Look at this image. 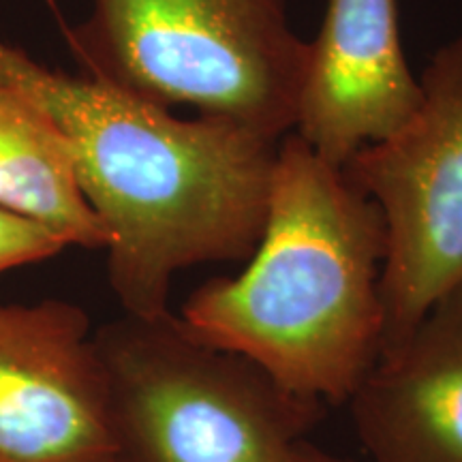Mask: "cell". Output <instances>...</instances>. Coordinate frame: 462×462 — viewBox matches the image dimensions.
I'll use <instances>...</instances> for the list:
<instances>
[{"label": "cell", "instance_id": "obj_9", "mask_svg": "<svg viewBox=\"0 0 462 462\" xmlns=\"http://www.w3.org/2000/svg\"><path fill=\"white\" fill-rule=\"evenodd\" d=\"M0 208L43 225L65 246H107L106 227L79 189L65 133L37 101L5 82H0Z\"/></svg>", "mask_w": 462, "mask_h": 462}, {"label": "cell", "instance_id": "obj_6", "mask_svg": "<svg viewBox=\"0 0 462 462\" xmlns=\"http://www.w3.org/2000/svg\"><path fill=\"white\" fill-rule=\"evenodd\" d=\"M92 332L67 300L0 304V462H114Z\"/></svg>", "mask_w": 462, "mask_h": 462}, {"label": "cell", "instance_id": "obj_2", "mask_svg": "<svg viewBox=\"0 0 462 462\" xmlns=\"http://www.w3.org/2000/svg\"><path fill=\"white\" fill-rule=\"evenodd\" d=\"M383 262L377 204L291 131L279 143L265 227L246 268L206 281L178 317L291 394L343 404L383 351Z\"/></svg>", "mask_w": 462, "mask_h": 462}, {"label": "cell", "instance_id": "obj_11", "mask_svg": "<svg viewBox=\"0 0 462 462\" xmlns=\"http://www.w3.org/2000/svg\"><path fill=\"white\" fill-rule=\"evenodd\" d=\"M293 462H346L343 458H338V456L334 454H328L319 449L313 443L309 441H302L296 449V454H293Z\"/></svg>", "mask_w": 462, "mask_h": 462}, {"label": "cell", "instance_id": "obj_5", "mask_svg": "<svg viewBox=\"0 0 462 462\" xmlns=\"http://www.w3.org/2000/svg\"><path fill=\"white\" fill-rule=\"evenodd\" d=\"M420 84L409 123L343 167L385 225L383 351L462 287V34L437 51Z\"/></svg>", "mask_w": 462, "mask_h": 462}, {"label": "cell", "instance_id": "obj_10", "mask_svg": "<svg viewBox=\"0 0 462 462\" xmlns=\"http://www.w3.org/2000/svg\"><path fill=\"white\" fill-rule=\"evenodd\" d=\"M65 248L43 225L0 208V274L56 257Z\"/></svg>", "mask_w": 462, "mask_h": 462}, {"label": "cell", "instance_id": "obj_8", "mask_svg": "<svg viewBox=\"0 0 462 462\" xmlns=\"http://www.w3.org/2000/svg\"><path fill=\"white\" fill-rule=\"evenodd\" d=\"M346 402L371 462H462V287L385 349Z\"/></svg>", "mask_w": 462, "mask_h": 462}, {"label": "cell", "instance_id": "obj_7", "mask_svg": "<svg viewBox=\"0 0 462 462\" xmlns=\"http://www.w3.org/2000/svg\"><path fill=\"white\" fill-rule=\"evenodd\" d=\"M420 103L396 0H328L319 37L309 43L293 133L345 167L401 131Z\"/></svg>", "mask_w": 462, "mask_h": 462}, {"label": "cell", "instance_id": "obj_3", "mask_svg": "<svg viewBox=\"0 0 462 462\" xmlns=\"http://www.w3.org/2000/svg\"><path fill=\"white\" fill-rule=\"evenodd\" d=\"M107 381L114 462H293L323 402L291 394L167 310L92 332Z\"/></svg>", "mask_w": 462, "mask_h": 462}, {"label": "cell", "instance_id": "obj_4", "mask_svg": "<svg viewBox=\"0 0 462 462\" xmlns=\"http://www.w3.org/2000/svg\"><path fill=\"white\" fill-rule=\"evenodd\" d=\"M71 42L90 78L152 106L273 140L296 125L309 43L287 0H95Z\"/></svg>", "mask_w": 462, "mask_h": 462}, {"label": "cell", "instance_id": "obj_1", "mask_svg": "<svg viewBox=\"0 0 462 462\" xmlns=\"http://www.w3.org/2000/svg\"><path fill=\"white\" fill-rule=\"evenodd\" d=\"M0 82L26 92L65 133L79 189L106 227L107 279L123 313L163 315L178 273L253 255L281 140L212 116L176 118L5 43Z\"/></svg>", "mask_w": 462, "mask_h": 462}]
</instances>
